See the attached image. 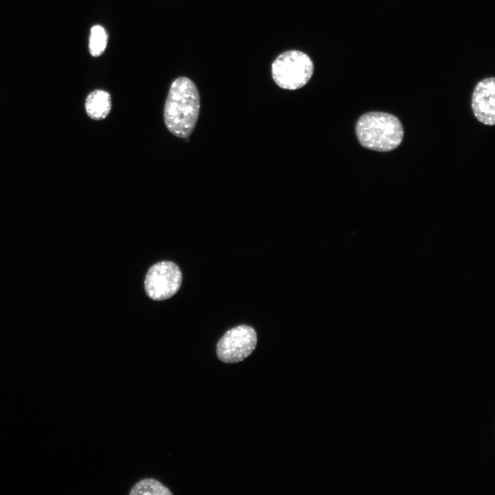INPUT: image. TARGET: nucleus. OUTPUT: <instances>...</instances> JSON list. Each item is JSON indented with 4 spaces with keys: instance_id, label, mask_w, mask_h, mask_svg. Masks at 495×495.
I'll use <instances>...</instances> for the list:
<instances>
[{
    "instance_id": "nucleus-3",
    "label": "nucleus",
    "mask_w": 495,
    "mask_h": 495,
    "mask_svg": "<svg viewBox=\"0 0 495 495\" xmlns=\"http://www.w3.org/2000/svg\"><path fill=\"white\" fill-rule=\"evenodd\" d=\"M314 69L313 61L307 54L298 50H289L274 60L272 76L280 88L296 90L309 81Z\"/></svg>"
},
{
    "instance_id": "nucleus-9",
    "label": "nucleus",
    "mask_w": 495,
    "mask_h": 495,
    "mask_svg": "<svg viewBox=\"0 0 495 495\" xmlns=\"http://www.w3.org/2000/svg\"><path fill=\"white\" fill-rule=\"evenodd\" d=\"M108 41V34L106 30L100 25H94L90 31L89 49L90 54L97 57L105 50Z\"/></svg>"
},
{
    "instance_id": "nucleus-1",
    "label": "nucleus",
    "mask_w": 495,
    "mask_h": 495,
    "mask_svg": "<svg viewBox=\"0 0 495 495\" xmlns=\"http://www.w3.org/2000/svg\"><path fill=\"white\" fill-rule=\"evenodd\" d=\"M199 107V94L195 84L184 76L174 80L164 109L167 129L178 138L188 137L196 126Z\"/></svg>"
},
{
    "instance_id": "nucleus-5",
    "label": "nucleus",
    "mask_w": 495,
    "mask_h": 495,
    "mask_svg": "<svg viewBox=\"0 0 495 495\" xmlns=\"http://www.w3.org/2000/svg\"><path fill=\"white\" fill-rule=\"evenodd\" d=\"M182 273L179 267L170 261L154 264L146 273L144 288L149 298L162 300L173 296L179 289Z\"/></svg>"
},
{
    "instance_id": "nucleus-8",
    "label": "nucleus",
    "mask_w": 495,
    "mask_h": 495,
    "mask_svg": "<svg viewBox=\"0 0 495 495\" xmlns=\"http://www.w3.org/2000/svg\"><path fill=\"white\" fill-rule=\"evenodd\" d=\"M130 495H171L172 492L160 482L153 478H144L131 490Z\"/></svg>"
},
{
    "instance_id": "nucleus-4",
    "label": "nucleus",
    "mask_w": 495,
    "mask_h": 495,
    "mask_svg": "<svg viewBox=\"0 0 495 495\" xmlns=\"http://www.w3.org/2000/svg\"><path fill=\"white\" fill-rule=\"evenodd\" d=\"M257 343L255 330L243 324L228 330L217 345V355L226 363H236L249 356Z\"/></svg>"
},
{
    "instance_id": "nucleus-6",
    "label": "nucleus",
    "mask_w": 495,
    "mask_h": 495,
    "mask_svg": "<svg viewBox=\"0 0 495 495\" xmlns=\"http://www.w3.org/2000/svg\"><path fill=\"white\" fill-rule=\"evenodd\" d=\"M495 80L494 77L479 81L473 91L472 109L475 118L481 123L495 124Z\"/></svg>"
},
{
    "instance_id": "nucleus-2",
    "label": "nucleus",
    "mask_w": 495,
    "mask_h": 495,
    "mask_svg": "<svg viewBox=\"0 0 495 495\" xmlns=\"http://www.w3.org/2000/svg\"><path fill=\"white\" fill-rule=\"evenodd\" d=\"M355 133L362 146L379 152L395 149L404 137L400 120L390 113L381 111L362 115L357 121Z\"/></svg>"
},
{
    "instance_id": "nucleus-7",
    "label": "nucleus",
    "mask_w": 495,
    "mask_h": 495,
    "mask_svg": "<svg viewBox=\"0 0 495 495\" xmlns=\"http://www.w3.org/2000/svg\"><path fill=\"white\" fill-rule=\"evenodd\" d=\"M85 111L92 120H103L111 109V95L106 91L96 89L88 94L85 102Z\"/></svg>"
}]
</instances>
